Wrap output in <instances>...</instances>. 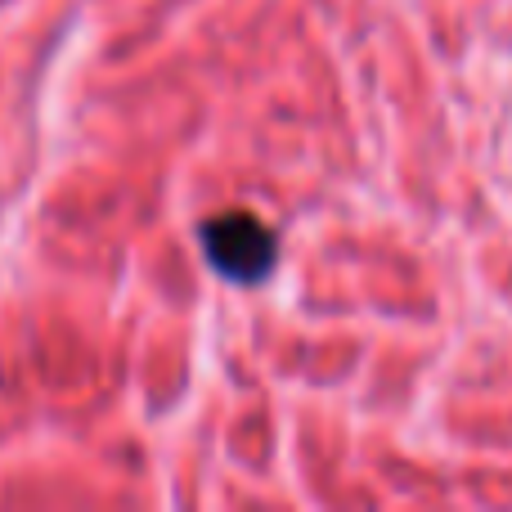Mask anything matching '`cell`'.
<instances>
[{
	"mask_svg": "<svg viewBox=\"0 0 512 512\" xmlns=\"http://www.w3.org/2000/svg\"><path fill=\"white\" fill-rule=\"evenodd\" d=\"M203 243V256L221 279L230 283H261L265 274L274 270V256H279V243H274V230L252 212H221L203 225L198 234Z\"/></svg>",
	"mask_w": 512,
	"mask_h": 512,
	"instance_id": "obj_1",
	"label": "cell"
}]
</instances>
